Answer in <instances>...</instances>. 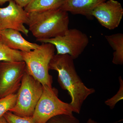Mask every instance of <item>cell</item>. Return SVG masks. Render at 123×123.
<instances>
[{
  "label": "cell",
  "instance_id": "9c48e42d",
  "mask_svg": "<svg viewBox=\"0 0 123 123\" xmlns=\"http://www.w3.org/2000/svg\"><path fill=\"white\" fill-rule=\"evenodd\" d=\"M123 15L122 5L115 0H108L101 3L91 13V17L96 18L101 25L110 30L119 26Z\"/></svg>",
  "mask_w": 123,
  "mask_h": 123
},
{
  "label": "cell",
  "instance_id": "7c38bea8",
  "mask_svg": "<svg viewBox=\"0 0 123 123\" xmlns=\"http://www.w3.org/2000/svg\"><path fill=\"white\" fill-rule=\"evenodd\" d=\"M105 38L114 51L112 62L116 65L123 64V34L118 33L105 36Z\"/></svg>",
  "mask_w": 123,
  "mask_h": 123
},
{
  "label": "cell",
  "instance_id": "8992f818",
  "mask_svg": "<svg viewBox=\"0 0 123 123\" xmlns=\"http://www.w3.org/2000/svg\"><path fill=\"white\" fill-rule=\"evenodd\" d=\"M36 40L40 43L53 44L57 51L56 54H68L74 60L79 57L89 43L87 35L76 29H68L62 36Z\"/></svg>",
  "mask_w": 123,
  "mask_h": 123
},
{
  "label": "cell",
  "instance_id": "e0dca14e",
  "mask_svg": "<svg viewBox=\"0 0 123 123\" xmlns=\"http://www.w3.org/2000/svg\"><path fill=\"white\" fill-rule=\"evenodd\" d=\"M8 123H35L33 117H22L16 115L11 111H8L4 115Z\"/></svg>",
  "mask_w": 123,
  "mask_h": 123
},
{
  "label": "cell",
  "instance_id": "3957f363",
  "mask_svg": "<svg viewBox=\"0 0 123 123\" xmlns=\"http://www.w3.org/2000/svg\"><path fill=\"white\" fill-rule=\"evenodd\" d=\"M55 48L53 44L42 43L37 48L27 52L21 51L25 62L26 72L43 86L52 87V77L49 73V64L55 55Z\"/></svg>",
  "mask_w": 123,
  "mask_h": 123
},
{
  "label": "cell",
  "instance_id": "ac0fdd59",
  "mask_svg": "<svg viewBox=\"0 0 123 123\" xmlns=\"http://www.w3.org/2000/svg\"><path fill=\"white\" fill-rule=\"evenodd\" d=\"M46 123H80L73 115L62 114L53 117Z\"/></svg>",
  "mask_w": 123,
  "mask_h": 123
},
{
  "label": "cell",
  "instance_id": "52a82bcc",
  "mask_svg": "<svg viewBox=\"0 0 123 123\" xmlns=\"http://www.w3.org/2000/svg\"><path fill=\"white\" fill-rule=\"evenodd\" d=\"M26 71L23 61L0 62V98L17 92Z\"/></svg>",
  "mask_w": 123,
  "mask_h": 123
},
{
  "label": "cell",
  "instance_id": "4fadbf2b",
  "mask_svg": "<svg viewBox=\"0 0 123 123\" xmlns=\"http://www.w3.org/2000/svg\"><path fill=\"white\" fill-rule=\"evenodd\" d=\"M65 0H31L24 9L28 13L60 8Z\"/></svg>",
  "mask_w": 123,
  "mask_h": 123
},
{
  "label": "cell",
  "instance_id": "5b68a950",
  "mask_svg": "<svg viewBox=\"0 0 123 123\" xmlns=\"http://www.w3.org/2000/svg\"><path fill=\"white\" fill-rule=\"evenodd\" d=\"M43 86V93L32 116L35 123H46L51 118L58 115L73 114L72 107L70 103L64 102L58 98L56 89Z\"/></svg>",
  "mask_w": 123,
  "mask_h": 123
},
{
  "label": "cell",
  "instance_id": "ffe728a7",
  "mask_svg": "<svg viewBox=\"0 0 123 123\" xmlns=\"http://www.w3.org/2000/svg\"><path fill=\"white\" fill-rule=\"evenodd\" d=\"M0 123H8L4 116L0 118Z\"/></svg>",
  "mask_w": 123,
  "mask_h": 123
},
{
  "label": "cell",
  "instance_id": "2e32d148",
  "mask_svg": "<svg viewBox=\"0 0 123 123\" xmlns=\"http://www.w3.org/2000/svg\"><path fill=\"white\" fill-rule=\"evenodd\" d=\"M120 87L117 93L111 98L108 99L105 102V104L110 107L111 110H112L117 103L123 99V81L122 77H119Z\"/></svg>",
  "mask_w": 123,
  "mask_h": 123
},
{
  "label": "cell",
  "instance_id": "ba28073f",
  "mask_svg": "<svg viewBox=\"0 0 123 123\" xmlns=\"http://www.w3.org/2000/svg\"><path fill=\"white\" fill-rule=\"evenodd\" d=\"M29 21V13L13 0H10L7 7H0V31L6 29H12L27 36L29 30L24 24L28 25Z\"/></svg>",
  "mask_w": 123,
  "mask_h": 123
},
{
  "label": "cell",
  "instance_id": "d6986e66",
  "mask_svg": "<svg viewBox=\"0 0 123 123\" xmlns=\"http://www.w3.org/2000/svg\"><path fill=\"white\" fill-rule=\"evenodd\" d=\"M15 3L20 7L24 8L31 2V0H13Z\"/></svg>",
  "mask_w": 123,
  "mask_h": 123
},
{
  "label": "cell",
  "instance_id": "9a60e30c",
  "mask_svg": "<svg viewBox=\"0 0 123 123\" xmlns=\"http://www.w3.org/2000/svg\"><path fill=\"white\" fill-rule=\"evenodd\" d=\"M17 101V93L0 98V118L14 107Z\"/></svg>",
  "mask_w": 123,
  "mask_h": 123
},
{
  "label": "cell",
  "instance_id": "6da1fadb",
  "mask_svg": "<svg viewBox=\"0 0 123 123\" xmlns=\"http://www.w3.org/2000/svg\"><path fill=\"white\" fill-rule=\"evenodd\" d=\"M74 60L68 54L55 55L49 67V70L58 73V82L62 89L68 92L73 112L79 114L84 101L95 90L85 85L77 73Z\"/></svg>",
  "mask_w": 123,
  "mask_h": 123
},
{
  "label": "cell",
  "instance_id": "277c9868",
  "mask_svg": "<svg viewBox=\"0 0 123 123\" xmlns=\"http://www.w3.org/2000/svg\"><path fill=\"white\" fill-rule=\"evenodd\" d=\"M43 89L42 84L26 71L17 93V103L9 111L22 117L33 116Z\"/></svg>",
  "mask_w": 123,
  "mask_h": 123
},
{
  "label": "cell",
  "instance_id": "30bf717a",
  "mask_svg": "<svg viewBox=\"0 0 123 123\" xmlns=\"http://www.w3.org/2000/svg\"><path fill=\"white\" fill-rule=\"evenodd\" d=\"M0 39L10 48L23 52L33 50L39 45L27 41L22 37L20 31L12 29L1 31Z\"/></svg>",
  "mask_w": 123,
  "mask_h": 123
},
{
  "label": "cell",
  "instance_id": "44dd1931",
  "mask_svg": "<svg viewBox=\"0 0 123 123\" xmlns=\"http://www.w3.org/2000/svg\"><path fill=\"white\" fill-rule=\"evenodd\" d=\"M10 0H0V5L2 6L6 2H9Z\"/></svg>",
  "mask_w": 123,
  "mask_h": 123
},
{
  "label": "cell",
  "instance_id": "7402d4cb",
  "mask_svg": "<svg viewBox=\"0 0 123 123\" xmlns=\"http://www.w3.org/2000/svg\"><path fill=\"white\" fill-rule=\"evenodd\" d=\"M87 123H98L97 121L93 120L92 119L90 118L89 119L88 121H87Z\"/></svg>",
  "mask_w": 123,
  "mask_h": 123
},
{
  "label": "cell",
  "instance_id": "7a4b0ae2",
  "mask_svg": "<svg viewBox=\"0 0 123 123\" xmlns=\"http://www.w3.org/2000/svg\"><path fill=\"white\" fill-rule=\"evenodd\" d=\"M28 13L29 30L36 40L62 36L68 30V13L61 8Z\"/></svg>",
  "mask_w": 123,
  "mask_h": 123
},
{
  "label": "cell",
  "instance_id": "5bb4252c",
  "mask_svg": "<svg viewBox=\"0 0 123 123\" xmlns=\"http://www.w3.org/2000/svg\"><path fill=\"white\" fill-rule=\"evenodd\" d=\"M23 61L21 51L10 48L0 39V62Z\"/></svg>",
  "mask_w": 123,
  "mask_h": 123
},
{
  "label": "cell",
  "instance_id": "8fae6325",
  "mask_svg": "<svg viewBox=\"0 0 123 123\" xmlns=\"http://www.w3.org/2000/svg\"><path fill=\"white\" fill-rule=\"evenodd\" d=\"M107 0H65L61 8L74 14L91 17L92 11Z\"/></svg>",
  "mask_w": 123,
  "mask_h": 123
}]
</instances>
